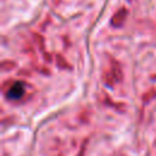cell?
Here are the masks:
<instances>
[{"instance_id": "6da1fadb", "label": "cell", "mask_w": 156, "mask_h": 156, "mask_svg": "<svg viewBox=\"0 0 156 156\" xmlns=\"http://www.w3.org/2000/svg\"><path fill=\"white\" fill-rule=\"evenodd\" d=\"M26 93V84L24 82H12L11 85L5 91V96L11 101H17L23 98Z\"/></svg>"}, {"instance_id": "7a4b0ae2", "label": "cell", "mask_w": 156, "mask_h": 156, "mask_svg": "<svg viewBox=\"0 0 156 156\" xmlns=\"http://www.w3.org/2000/svg\"><path fill=\"white\" fill-rule=\"evenodd\" d=\"M122 79V69L117 61L111 58V68L108 71V77L105 79L107 85H112V82H119Z\"/></svg>"}, {"instance_id": "3957f363", "label": "cell", "mask_w": 156, "mask_h": 156, "mask_svg": "<svg viewBox=\"0 0 156 156\" xmlns=\"http://www.w3.org/2000/svg\"><path fill=\"white\" fill-rule=\"evenodd\" d=\"M127 15H128V11H127L126 7H121L119 10H117L115 12V15L112 16V18H111L112 27H122L123 23L126 22Z\"/></svg>"}, {"instance_id": "277c9868", "label": "cell", "mask_w": 156, "mask_h": 156, "mask_svg": "<svg viewBox=\"0 0 156 156\" xmlns=\"http://www.w3.org/2000/svg\"><path fill=\"white\" fill-rule=\"evenodd\" d=\"M58 61H60V63H57V65H58L61 68H68V67H69L68 65H66L67 62L63 60V57H62V56H60V55L57 56V62H58Z\"/></svg>"}]
</instances>
